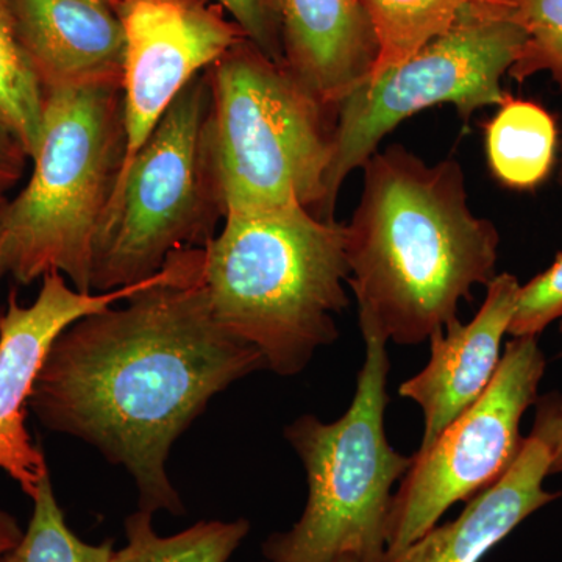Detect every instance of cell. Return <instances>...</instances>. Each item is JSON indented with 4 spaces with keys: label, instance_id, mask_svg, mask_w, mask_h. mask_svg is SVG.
<instances>
[{
    "label": "cell",
    "instance_id": "obj_11",
    "mask_svg": "<svg viewBox=\"0 0 562 562\" xmlns=\"http://www.w3.org/2000/svg\"><path fill=\"white\" fill-rule=\"evenodd\" d=\"M177 273V262L168 261L160 272L131 286L80 292L69 286L60 272H49L41 279L35 302L27 306L18 301L16 291L10 292L5 312L0 313V471L20 484L29 497H35L40 483L49 473L25 419L33 384L52 344L81 317L128 301Z\"/></svg>",
    "mask_w": 562,
    "mask_h": 562
},
{
    "label": "cell",
    "instance_id": "obj_12",
    "mask_svg": "<svg viewBox=\"0 0 562 562\" xmlns=\"http://www.w3.org/2000/svg\"><path fill=\"white\" fill-rule=\"evenodd\" d=\"M520 283L513 273H497L487 284L482 308L469 324L460 321L430 338L431 357L424 371L406 380L398 395L424 413L419 452L428 449L461 414L482 398L502 361Z\"/></svg>",
    "mask_w": 562,
    "mask_h": 562
},
{
    "label": "cell",
    "instance_id": "obj_4",
    "mask_svg": "<svg viewBox=\"0 0 562 562\" xmlns=\"http://www.w3.org/2000/svg\"><path fill=\"white\" fill-rule=\"evenodd\" d=\"M43 133L27 184L7 202L0 255L27 284L60 272L92 292L95 254L124 160L121 83L44 90Z\"/></svg>",
    "mask_w": 562,
    "mask_h": 562
},
{
    "label": "cell",
    "instance_id": "obj_17",
    "mask_svg": "<svg viewBox=\"0 0 562 562\" xmlns=\"http://www.w3.org/2000/svg\"><path fill=\"white\" fill-rule=\"evenodd\" d=\"M375 33L379 57L372 77L402 65L443 35L462 11L483 0H361Z\"/></svg>",
    "mask_w": 562,
    "mask_h": 562
},
{
    "label": "cell",
    "instance_id": "obj_31",
    "mask_svg": "<svg viewBox=\"0 0 562 562\" xmlns=\"http://www.w3.org/2000/svg\"><path fill=\"white\" fill-rule=\"evenodd\" d=\"M560 330H561V333H562V319H561Z\"/></svg>",
    "mask_w": 562,
    "mask_h": 562
},
{
    "label": "cell",
    "instance_id": "obj_15",
    "mask_svg": "<svg viewBox=\"0 0 562 562\" xmlns=\"http://www.w3.org/2000/svg\"><path fill=\"white\" fill-rule=\"evenodd\" d=\"M553 449L536 430L525 438L522 452L498 482L468 501L452 522L432 527L417 541L383 562H480L532 513L561 497L543 487Z\"/></svg>",
    "mask_w": 562,
    "mask_h": 562
},
{
    "label": "cell",
    "instance_id": "obj_8",
    "mask_svg": "<svg viewBox=\"0 0 562 562\" xmlns=\"http://www.w3.org/2000/svg\"><path fill=\"white\" fill-rule=\"evenodd\" d=\"M524 43V32L483 0L462 11L449 31L412 58L358 85L336 106L325 198L314 216L335 221L344 180L362 168L406 117L441 103H452L464 120L483 106H501L509 98L503 76Z\"/></svg>",
    "mask_w": 562,
    "mask_h": 562
},
{
    "label": "cell",
    "instance_id": "obj_24",
    "mask_svg": "<svg viewBox=\"0 0 562 562\" xmlns=\"http://www.w3.org/2000/svg\"><path fill=\"white\" fill-rule=\"evenodd\" d=\"M532 428L541 431L552 446L550 475H562V397L558 392H549L539 398Z\"/></svg>",
    "mask_w": 562,
    "mask_h": 562
},
{
    "label": "cell",
    "instance_id": "obj_3",
    "mask_svg": "<svg viewBox=\"0 0 562 562\" xmlns=\"http://www.w3.org/2000/svg\"><path fill=\"white\" fill-rule=\"evenodd\" d=\"M203 247L202 283L214 317L281 376L305 371L339 338L349 305L347 228L303 206L231 211Z\"/></svg>",
    "mask_w": 562,
    "mask_h": 562
},
{
    "label": "cell",
    "instance_id": "obj_25",
    "mask_svg": "<svg viewBox=\"0 0 562 562\" xmlns=\"http://www.w3.org/2000/svg\"><path fill=\"white\" fill-rule=\"evenodd\" d=\"M27 160L31 158L22 149L20 140L0 120V194L5 195L21 180Z\"/></svg>",
    "mask_w": 562,
    "mask_h": 562
},
{
    "label": "cell",
    "instance_id": "obj_28",
    "mask_svg": "<svg viewBox=\"0 0 562 562\" xmlns=\"http://www.w3.org/2000/svg\"><path fill=\"white\" fill-rule=\"evenodd\" d=\"M265 562H269V561H265ZM333 562H360V561L353 560V558L346 557V558H339V560H336Z\"/></svg>",
    "mask_w": 562,
    "mask_h": 562
},
{
    "label": "cell",
    "instance_id": "obj_10",
    "mask_svg": "<svg viewBox=\"0 0 562 562\" xmlns=\"http://www.w3.org/2000/svg\"><path fill=\"white\" fill-rule=\"evenodd\" d=\"M114 10L124 29L120 183L183 88L246 36L199 0H117Z\"/></svg>",
    "mask_w": 562,
    "mask_h": 562
},
{
    "label": "cell",
    "instance_id": "obj_7",
    "mask_svg": "<svg viewBox=\"0 0 562 562\" xmlns=\"http://www.w3.org/2000/svg\"><path fill=\"white\" fill-rule=\"evenodd\" d=\"M206 70L177 95L111 194L92 292L131 286L154 277L172 254L198 249L224 217L211 172Z\"/></svg>",
    "mask_w": 562,
    "mask_h": 562
},
{
    "label": "cell",
    "instance_id": "obj_21",
    "mask_svg": "<svg viewBox=\"0 0 562 562\" xmlns=\"http://www.w3.org/2000/svg\"><path fill=\"white\" fill-rule=\"evenodd\" d=\"M524 32L525 43L509 76L530 79L549 72L562 88V0H486Z\"/></svg>",
    "mask_w": 562,
    "mask_h": 562
},
{
    "label": "cell",
    "instance_id": "obj_6",
    "mask_svg": "<svg viewBox=\"0 0 562 562\" xmlns=\"http://www.w3.org/2000/svg\"><path fill=\"white\" fill-rule=\"evenodd\" d=\"M206 74V144L222 214L294 205L316 214L333 157L327 106L247 40Z\"/></svg>",
    "mask_w": 562,
    "mask_h": 562
},
{
    "label": "cell",
    "instance_id": "obj_27",
    "mask_svg": "<svg viewBox=\"0 0 562 562\" xmlns=\"http://www.w3.org/2000/svg\"><path fill=\"white\" fill-rule=\"evenodd\" d=\"M7 202H9V199L0 194V232H2L3 211H5ZM3 276H7V271L5 266H3L2 255H0V280H2Z\"/></svg>",
    "mask_w": 562,
    "mask_h": 562
},
{
    "label": "cell",
    "instance_id": "obj_1",
    "mask_svg": "<svg viewBox=\"0 0 562 562\" xmlns=\"http://www.w3.org/2000/svg\"><path fill=\"white\" fill-rule=\"evenodd\" d=\"M203 247L184 271L81 317L55 339L29 409L131 473L140 512L183 516L168 471L173 442L211 398L266 369L257 347L214 317L202 283Z\"/></svg>",
    "mask_w": 562,
    "mask_h": 562
},
{
    "label": "cell",
    "instance_id": "obj_32",
    "mask_svg": "<svg viewBox=\"0 0 562 562\" xmlns=\"http://www.w3.org/2000/svg\"><path fill=\"white\" fill-rule=\"evenodd\" d=\"M116 2H117V0H114V3H116Z\"/></svg>",
    "mask_w": 562,
    "mask_h": 562
},
{
    "label": "cell",
    "instance_id": "obj_18",
    "mask_svg": "<svg viewBox=\"0 0 562 562\" xmlns=\"http://www.w3.org/2000/svg\"><path fill=\"white\" fill-rule=\"evenodd\" d=\"M154 514L136 512L125 519L127 546L110 562H227L249 535V520L199 522L162 538L151 525Z\"/></svg>",
    "mask_w": 562,
    "mask_h": 562
},
{
    "label": "cell",
    "instance_id": "obj_19",
    "mask_svg": "<svg viewBox=\"0 0 562 562\" xmlns=\"http://www.w3.org/2000/svg\"><path fill=\"white\" fill-rule=\"evenodd\" d=\"M44 87L18 33L9 0H0V120L31 158L38 150Z\"/></svg>",
    "mask_w": 562,
    "mask_h": 562
},
{
    "label": "cell",
    "instance_id": "obj_9",
    "mask_svg": "<svg viewBox=\"0 0 562 562\" xmlns=\"http://www.w3.org/2000/svg\"><path fill=\"white\" fill-rule=\"evenodd\" d=\"M546 355L538 338H513L494 380L475 405L413 464L392 495L386 554L417 541L454 503L471 501L502 479L522 452L520 422L539 398Z\"/></svg>",
    "mask_w": 562,
    "mask_h": 562
},
{
    "label": "cell",
    "instance_id": "obj_22",
    "mask_svg": "<svg viewBox=\"0 0 562 562\" xmlns=\"http://www.w3.org/2000/svg\"><path fill=\"white\" fill-rule=\"evenodd\" d=\"M562 319V251L547 271L520 286L508 335L538 338L554 321Z\"/></svg>",
    "mask_w": 562,
    "mask_h": 562
},
{
    "label": "cell",
    "instance_id": "obj_26",
    "mask_svg": "<svg viewBox=\"0 0 562 562\" xmlns=\"http://www.w3.org/2000/svg\"><path fill=\"white\" fill-rule=\"evenodd\" d=\"M24 531L10 513L0 509V560L20 543Z\"/></svg>",
    "mask_w": 562,
    "mask_h": 562
},
{
    "label": "cell",
    "instance_id": "obj_20",
    "mask_svg": "<svg viewBox=\"0 0 562 562\" xmlns=\"http://www.w3.org/2000/svg\"><path fill=\"white\" fill-rule=\"evenodd\" d=\"M32 501L27 530L0 562H110L114 553L113 539L92 546L70 531L55 497L50 473L44 476Z\"/></svg>",
    "mask_w": 562,
    "mask_h": 562
},
{
    "label": "cell",
    "instance_id": "obj_2",
    "mask_svg": "<svg viewBox=\"0 0 562 562\" xmlns=\"http://www.w3.org/2000/svg\"><path fill=\"white\" fill-rule=\"evenodd\" d=\"M360 203L347 228V262L360 327L414 346L458 322L497 272L501 235L475 216L460 162L427 165L398 144L362 166Z\"/></svg>",
    "mask_w": 562,
    "mask_h": 562
},
{
    "label": "cell",
    "instance_id": "obj_16",
    "mask_svg": "<svg viewBox=\"0 0 562 562\" xmlns=\"http://www.w3.org/2000/svg\"><path fill=\"white\" fill-rule=\"evenodd\" d=\"M557 149V122L538 103L508 98L486 124L487 161L503 187H539L552 172Z\"/></svg>",
    "mask_w": 562,
    "mask_h": 562
},
{
    "label": "cell",
    "instance_id": "obj_14",
    "mask_svg": "<svg viewBox=\"0 0 562 562\" xmlns=\"http://www.w3.org/2000/svg\"><path fill=\"white\" fill-rule=\"evenodd\" d=\"M284 66L314 98L336 106L371 77L379 57L361 0H276Z\"/></svg>",
    "mask_w": 562,
    "mask_h": 562
},
{
    "label": "cell",
    "instance_id": "obj_23",
    "mask_svg": "<svg viewBox=\"0 0 562 562\" xmlns=\"http://www.w3.org/2000/svg\"><path fill=\"white\" fill-rule=\"evenodd\" d=\"M250 44L272 61L284 65L276 0H216Z\"/></svg>",
    "mask_w": 562,
    "mask_h": 562
},
{
    "label": "cell",
    "instance_id": "obj_5",
    "mask_svg": "<svg viewBox=\"0 0 562 562\" xmlns=\"http://www.w3.org/2000/svg\"><path fill=\"white\" fill-rule=\"evenodd\" d=\"M364 361L357 392L341 419L325 424L303 414L284 428L302 460L308 502L301 520L262 543L269 562H333L353 558L383 562L392 487L402 482L413 457L395 452L384 431L390 395L387 339L361 328Z\"/></svg>",
    "mask_w": 562,
    "mask_h": 562
},
{
    "label": "cell",
    "instance_id": "obj_13",
    "mask_svg": "<svg viewBox=\"0 0 562 562\" xmlns=\"http://www.w3.org/2000/svg\"><path fill=\"white\" fill-rule=\"evenodd\" d=\"M44 90L121 83L124 29L105 0H9Z\"/></svg>",
    "mask_w": 562,
    "mask_h": 562
},
{
    "label": "cell",
    "instance_id": "obj_29",
    "mask_svg": "<svg viewBox=\"0 0 562 562\" xmlns=\"http://www.w3.org/2000/svg\"><path fill=\"white\" fill-rule=\"evenodd\" d=\"M558 180H560V183L562 184V154H561V160H560V176H558Z\"/></svg>",
    "mask_w": 562,
    "mask_h": 562
},
{
    "label": "cell",
    "instance_id": "obj_30",
    "mask_svg": "<svg viewBox=\"0 0 562 562\" xmlns=\"http://www.w3.org/2000/svg\"><path fill=\"white\" fill-rule=\"evenodd\" d=\"M105 2H109V3H111V5L114 7V0H105Z\"/></svg>",
    "mask_w": 562,
    "mask_h": 562
}]
</instances>
